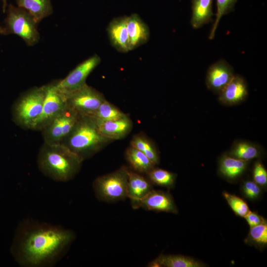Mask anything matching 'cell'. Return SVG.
Here are the masks:
<instances>
[{"label": "cell", "mask_w": 267, "mask_h": 267, "mask_svg": "<svg viewBox=\"0 0 267 267\" xmlns=\"http://www.w3.org/2000/svg\"><path fill=\"white\" fill-rule=\"evenodd\" d=\"M75 237L73 230L60 226L26 221L17 229L11 251L21 267H50L61 259Z\"/></svg>", "instance_id": "1"}, {"label": "cell", "mask_w": 267, "mask_h": 267, "mask_svg": "<svg viewBox=\"0 0 267 267\" xmlns=\"http://www.w3.org/2000/svg\"><path fill=\"white\" fill-rule=\"evenodd\" d=\"M83 161L61 144L44 143L39 150L37 164L40 171L59 182L73 179L79 172Z\"/></svg>", "instance_id": "2"}, {"label": "cell", "mask_w": 267, "mask_h": 267, "mask_svg": "<svg viewBox=\"0 0 267 267\" xmlns=\"http://www.w3.org/2000/svg\"><path fill=\"white\" fill-rule=\"evenodd\" d=\"M113 141L99 133L92 116H80L73 130L61 144L83 161L90 158Z\"/></svg>", "instance_id": "3"}, {"label": "cell", "mask_w": 267, "mask_h": 267, "mask_svg": "<svg viewBox=\"0 0 267 267\" xmlns=\"http://www.w3.org/2000/svg\"><path fill=\"white\" fill-rule=\"evenodd\" d=\"M45 85L34 88L21 95L12 107L13 122L25 130H31L40 116L45 96Z\"/></svg>", "instance_id": "4"}, {"label": "cell", "mask_w": 267, "mask_h": 267, "mask_svg": "<svg viewBox=\"0 0 267 267\" xmlns=\"http://www.w3.org/2000/svg\"><path fill=\"white\" fill-rule=\"evenodd\" d=\"M129 168L122 166L110 173L96 178L92 187L96 198L105 202H116L127 198Z\"/></svg>", "instance_id": "5"}, {"label": "cell", "mask_w": 267, "mask_h": 267, "mask_svg": "<svg viewBox=\"0 0 267 267\" xmlns=\"http://www.w3.org/2000/svg\"><path fill=\"white\" fill-rule=\"evenodd\" d=\"M5 20V34H13L20 37L29 46L37 44L40 35L38 23L26 10L11 4L7 5Z\"/></svg>", "instance_id": "6"}, {"label": "cell", "mask_w": 267, "mask_h": 267, "mask_svg": "<svg viewBox=\"0 0 267 267\" xmlns=\"http://www.w3.org/2000/svg\"><path fill=\"white\" fill-rule=\"evenodd\" d=\"M80 116L67 105L41 131L44 142L61 144L73 130Z\"/></svg>", "instance_id": "7"}, {"label": "cell", "mask_w": 267, "mask_h": 267, "mask_svg": "<svg viewBox=\"0 0 267 267\" xmlns=\"http://www.w3.org/2000/svg\"><path fill=\"white\" fill-rule=\"evenodd\" d=\"M45 89L42 112L32 125L31 130L41 131L67 106L66 94L57 88L56 81L45 85Z\"/></svg>", "instance_id": "8"}, {"label": "cell", "mask_w": 267, "mask_h": 267, "mask_svg": "<svg viewBox=\"0 0 267 267\" xmlns=\"http://www.w3.org/2000/svg\"><path fill=\"white\" fill-rule=\"evenodd\" d=\"M65 94L67 105L81 116H93L100 105L105 99L101 92L87 84Z\"/></svg>", "instance_id": "9"}, {"label": "cell", "mask_w": 267, "mask_h": 267, "mask_svg": "<svg viewBox=\"0 0 267 267\" xmlns=\"http://www.w3.org/2000/svg\"><path fill=\"white\" fill-rule=\"evenodd\" d=\"M101 59L94 54L79 64L64 79L56 81L57 88L64 93L75 90L85 84L91 72L99 65Z\"/></svg>", "instance_id": "10"}, {"label": "cell", "mask_w": 267, "mask_h": 267, "mask_svg": "<svg viewBox=\"0 0 267 267\" xmlns=\"http://www.w3.org/2000/svg\"><path fill=\"white\" fill-rule=\"evenodd\" d=\"M233 69L225 60L220 59L208 68L206 84L209 89L219 93L234 76Z\"/></svg>", "instance_id": "11"}, {"label": "cell", "mask_w": 267, "mask_h": 267, "mask_svg": "<svg viewBox=\"0 0 267 267\" xmlns=\"http://www.w3.org/2000/svg\"><path fill=\"white\" fill-rule=\"evenodd\" d=\"M178 213V209L172 196L168 192L152 189L138 204L136 209Z\"/></svg>", "instance_id": "12"}, {"label": "cell", "mask_w": 267, "mask_h": 267, "mask_svg": "<svg viewBox=\"0 0 267 267\" xmlns=\"http://www.w3.org/2000/svg\"><path fill=\"white\" fill-rule=\"evenodd\" d=\"M248 94V86L245 80L240 75H235L219 93V100L224 105H236L243 101Z\"/></svg>", "instance_id": "13"}, {"label": "cell", "mask_w": 267, "mask_h": 267, "mask_svg": "<svg viewBox=\"0 0 267 267\" xmlns=\"http://www.w3.org/2000/svg\"><path fill=\"white\" fill-rule=\"evenodd\" d=\"M152 185L147 178L129 168L127 198L131 200L133 209H136L138 203L153 189Z\"/></svg>", "instance_id": "14"}, {"label": "cell", "mask_w": 267, "mask_h": 267, "mask_svg": "<svg viewBox=\"0 0 267 267\" xmlns=\"http://www.w3.org/2000/svg\"><path fill=\"white\" fill-rule=\"evenodd\" d=\"M96 122L100 134L113 141L125 138L133 128V121L128 115L117 120Z\"/></svg>", "instance_id": "15"}, {"label": "cell", "mask_w": 267, "mask_h": 267, "mask_svg": "<svg viewBox=\"0 0 267 267\" xmlns=\"http://www.w3.org/2000/svg\"><path fill=\"white\" fill-rule=\"evenodd\" d=\"M127 27L130 50L147 42L149 30L147 25L137 14L127 16Z\"/></svg>", "instance_id": "16"}, {"label": "cell", "mask_w": 267, "mask_h": 267, "mask_svg": "<svg viewBox=\"0 0 267 267\" xmlns=\"http://www.w3.org/2000/svg\"><path fill=\"white\" fill-rule=\"evenodd\" d=\"M111 43L118 50L130 51L127 27V16L117 18L111 21L107 28Z\"/></svg>", "instance_id": "17"}, {"label": "cell", "mask_w": 267, "mask_h": 267, "mask_svg": "<svg viewBox=\"0 0 267 267\" xmlns=\"http://www.w3.org/2000/svg\"><path fill=\"white\" fill-rule=\"evenodd\" d=\"M248 161L223 155L220 159L219 172L222 177L228 180H234L240 177L246 170Z\"/></svg>", "instance_id": "18"}, {"label": "cell", "mask_w": 267, "mask_h": 267, "mask_svg": "<svg viewBox=\"0 0 267 267\" xmlns=\"http://www.w3.org/2000/svg\"><path fill=\"white\" fill-rule=\"evenodd\" d=\"M152 267H202L205 265L189 257L181 255L161 254L154 260L149 263Z\"/></svg>", "instance_id": "19"}, {"label": "cell", "mask_w": 267, "mask_h": 267, "mask_svg": "<svg viewBox=\"0 0 267 267\" xmlns=\"http://www.w3.org/2000/svg\"><path fill=\"white\" fill-rule=\"evenodd\" d=\"M191 2L190 23L193 28H199L212 20L213 0H191Z\"/></svg>", "instance_id": "20"}, {"label": "cell", "mask_w": 267, "mask_h": 267, "mask_svg": "<svg viewBox=\"0 0 267 267\" xmlns=\"http://www.w3.org/2000/svg\"><path fill=\"white\" fill-rule=\"evenodd\" d=\"M16 2L18 6L27 11L38 24L53 12L51 0H16Z\"/></svg>", "instance_id": "21"}, {"label": "cell", "mask_w": 267, "mask_h": 267, "mask_svg": "<svg viewBox=\"0 0 267 267\" xmlns=\"http://www.w3.org/2000/svg\"><path fill=\"white\" fill-rule=\"evenodd\" d=\"M125 157L132 170L141 174L146 175L156 166L143 153L131 145L126 150Z\"/></svg>", "instance_id": "22"}, {"label": "cell", "mask_w": 267, "mask_h": 267, "mask_svg": "<svg viewBox=\"0 0 267 267\" xmlns=\"http://www.w3.org/2000/svg\"><path fill=\"white\" fill-rule=\"evenodd\" d=\"M261 154V149L258 145L245 140L235 142L227 153L231 157L248 161L259 157Z\"/></svg>", "instance_id": "23"}, {"label": "cell", "mask_w": 267, "mask_h": 267, "mask_svg": "<svg viewBox=\"0 0 267 267\" xmlns=\"http://www.w3.org/2000/svg\"><path fill=\"white\" fill-rule=\"evenodd\" d=\"M130 145L143 153L156 165L159 163V155L158 150L153 143L141 134L133 136Z\"/></svg>", "instance_id": "24"}, {"label": "cell", "mask_w": 267, "mask_h": 267, "mask_svg": "<svg viewBox=\"0 0 267 267\" xmlns=\"http://www.w3.org/2000/svg\"><path fill=\"white\" fill-rule=\"evenodd\" d=\"M146 175L152 184L168 188L175 185L176 175L166 170L155 167Z\"/></svg>", "instance_id": "25"}, {"label": "cell", "mask_w": 267, "mask_h": 267, "mask_svg": "<svg viewBox=\"0 0 267 267\" xmlns=\"http://www.w3.org/2000/svg\"><path fill=\"white\" fill-rule=\"evenodd\" d=\"M127 115L105 99L92 117L98 121H106L119 119Z\"/></svg>", "instance_id": "26"}, {"label": "cell", "mask_w": 267, "mask_h": 267, "mask_svg": "<svg viewBox=\"0 0 267 267\" xmlns=\"http://www.w3.org/2000/svg\"><path fill=\"white\" fill-rule=\"evenodd\" d=\"M245 242L250 245L263 247L267 244V222L250 227Z\"/></svg>", "instance_id": "27"}, {"label": "cell", "mask_w": 267, "mask_h": 267, "mask_svg": "<svg viewBox=\"0 0 267 267\" xmlns=\"http://www.w3.org/2000/svg\"><path fill=\"white\" fill-rule=\"evenodd\" d=\"M237 0H216L217 12L216 18L209 35V39H212L221 18L225 14L232 11Z\"/></svg>", "instance_id": "28"}, {"label": "cell", "mask_w": 267, "mask_h": 267, "mask_svg": "<svg viewBox=\"0 0 267 267\" xmlns=\"http://www.w3.org/2000/svg\"><path fill=\"white\" fill-rule=\"evenodd\" d=\"M222 194L236 215L244 218L250 211L247 204L241 198L225 191L223 192Z\"/></svg>", "instance_id": "29"}, {"label": "cell", "mask_w": 267, "mask_h": 267, "mask_svg": "<svg viewBox=\"0 0 267 267\" xmlns=\"http://www.w3.org/2000/svg\"><path fill=\"white\" fill-rule=\"evenodd\" d=\"M254 181L260 187H265L267 184V172L264 166L260 161L255 163L253 169Z\"/></svg>", "instance_id": "30"}, {"label": "cell", "mask_w": 267, "mask_h": 267, "mask_svg": "<svg viewBox=\"0 0 267 267\" xmlns=\"http://www.w3.org/2000/svg\"><path fill=\"white\" fill-rule=\"evenodd\" d=\"M242 190L244 196L251 200L258 198L261 194V187L253 180L245 181L242 186Z\"/></svg>", "instance_id": "31"}, {"label": "cell", "mask_w": 267, "mask_h": 267, "mask_svg": "<svg viewBox=\"0 0 267 267\" xmlns=\"http://www.w3.org/2000/svg\"><path fill=\"white\" fill-rule=\"evenodd\" d=\"M250 227L266 222L265 219L257 213L251 211L244 217Z\"/></svg>", "instance_id": "32"}, {"label": "cell", "mask_w": 267, "mask_h": 267, "mask_svg": "<svg viewBox=\"0 0 267 267\" xmlns=\"http://www.w3.org/2000/svg\"><path fill=\"white\" fill-rule=\"evenodd\" d=\"M2 1V10L3 12H6L7 7V0H1Z\"/></svg>", "instance_id": "33"}, {"label": "cell", "mask_w": 267, "mask_h": 267, "mask_svg": "<svg viewBox=\"0 0 267 267\" xmlns=\"http://www.w3.org/2000/svg\"><path fill=\"white\" fill-rule=\"evenodd\" d=\"M0 34H5V30L4 27L0 25Z\"/></svg>", "instance_id": "34"}]
</instances>
